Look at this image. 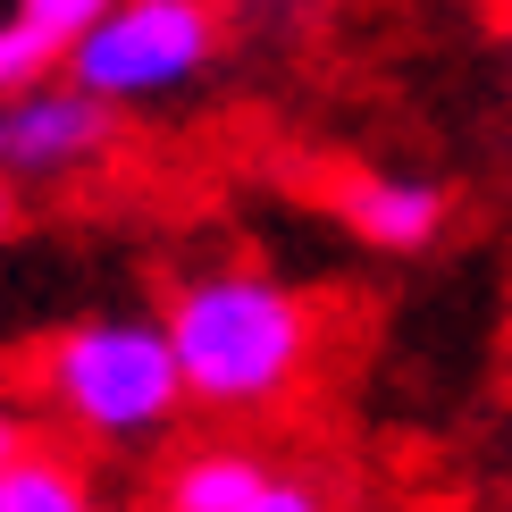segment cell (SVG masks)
I'll list each match as a JSON object with an SVG mask.
<instances>
[{"mask_svg": "<svg viewBox=\"0 0 512 512\" xmlns=\"http://www.w3.org/2000/svg\"><path fill=\"white\" fill-rule=\"evenodd\" d=\"M101 9H110V0H17V17H34V26H42V34H59V42H76Z\"/></svg>", "mask_w": 512, "mask_h": 512, "instance_id": "10", "label": "cell"}, {"mask_svg": "<svg viewBox=\"0 0 512 512\" xmlns=\"http://www.w3.org/2000/svg\"><path fill=\"white\" fill-rule=\"evenodd\" d=\"M160 319H168L194 412H227V420L286 412L311 387L319 345H328V311L303 286H286V277H269L252 261L185 269L160 294Z\"/></svg>", "mask_w": 512, "mask_h": 512, "instance_id": "1", "label": "cell"}, {"mask_svg": "<svg viewBox=\"0 0 512 512\" xmlns=\"http://www.w3.org/2000/svg\"><path fill=\"white\" fill-rule=\"evenodd\" d=\"M328 210L370 252H429L454 219V194L437 177H403V168H345L328 177Z\"/></svg>", "mask_w": 512, "mask_h": 512, "instance_id": "5", "label": "cell"}, {"mask_svg": "<svg viewBox=\"0 0 512 512\" xmlns=\"http://www.w3.org/2000/svg\"><path fill=\"white\" fill-rule=\"evenodd\" d=\"M244 512H336V496H328L311 471H269V487H261Z\"/></svg>", "mask_w": 512, "mask_h": 512, "instance_id": "9", "label": "cell"}, {"mask_svg": "<svg viewBox=\"0 0 512 512\" xmlns=\"http://www.w3.org/2000/svg\"><path fill=\"white\" fill-rule=\"evenodd\" d=\"M210 59H219V9L210 0H110L68 42L59 76H76L110 110H143V101H168L185 84H202Z\"/></svg>", "mask_w": 512, "mask_h": 512, "instance_id": "3", "label": "cell"}, {"mask_svg": "<svg viewBox=\"0 0 512 512\" xmlns=\"http://www.w3.org/2000/svg\"><path fill=\"white\" fill-rule=\"evenodd\" d=\"M126 110H110L101 93H84L76 76H42L26 93H0V177L34 185H76L93 168L118 160Z\"/></svg>", "mask_w": 512, "mask_h": 512, "instance_id": "4", "label": "cell"}, {"mask_svg": "<svg viewBox=\"0 0 512 512\" xmlns=\"http://www.w3.org/2000/svg\"><path fill=\"white\" fill-rule=\"evenodd\" d=\"M0 512H110L84 445L34 437L17 462H0Z\"/></svg>", "mask_w": 512, "mask_h": 512, "instance_id": "7", "label": "cell"}, {"mask_svg": "<svg viewBox=\"0 0 512 512\" xmlns=\"http://www.w3.org/2000/svg\"><path fill=\"white\" fill-rule=\"evenodd\" d=\"M17 227H26V185L0 177V244H17Z\"/></svg>", "mask_w": 512, "mask_h": 512, "instance_id": "12", "label": "cell"}, {"mask_svg": "<svg viewBox=\"0 0 512 512\" xmlns=\"http://www.w3.org/2000/svg\"><path fill=\"white\" fill-rule=\"evenodd\" d=\"M269 471H277V462L252 437H202V445H185V454L160 462L152 504L160 512H244L269 487Z\"/></svg>", "mask_w": 512, "mask_h": 512, "instance_id": "6", "label": "cell"}, {"mask_svg": "<svg viewBox=\"0 0 512 512\" xmlns=\"http://www.w3.org/2000/svg\"><path fill=\"white\" fill-rule=\"evenodd\" d=\"M34 437H51V429H42V412H34L26 395H9V387H0V462H17Z\"/></svg>", "mask_w": 512, "mask_h": 512, "instance_id": "11", "label": "cell"}, {"mask_svg": "<svg viewBox=\"0 0 512 512\" xmlns=\"http://www.w3.org/2000/svg\"><path fill=\"white\" fill-rule=\"evenodd\" d=\"M26 403L84 454H143L194 412L160 311H84L51 328L26 361Z\"/></svg>", "mask_w": 512, "mask_h": 512, "instance_id": "2", "label": "cell"}, {"mask_svg": "<svg viewBox=\"0 0 512 512\" xmlns=\"http://www.w3.org/2000/svg\"><path fill=\"white\" fill-rule=\"evenodd\" d=\"M68 68V42L59 34H42L34 17H0V93H26V84H42V76H59Z\"/></svg>", "mask_w": 512, "mask_h": 512, "instance_id": "8", "label": "cell"}]
</instances>
